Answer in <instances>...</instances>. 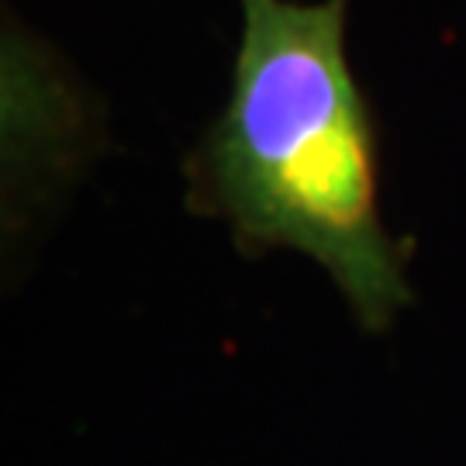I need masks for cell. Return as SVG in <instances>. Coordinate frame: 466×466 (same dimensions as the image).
I'll use <instances>...</instances> for the list:
<instances>
[{"label": "cell", "instance_id": "obj_1", "mask_svg": "<svg viewBox=\"0 0 466 466\" xmlns=\"http://www.w3.org/2000/svg\"><path fill=\"white\" fill-rule=\"evenodd\" d=\"M232 97L198 152V194L249 249L308 252L363 329L408 304L377 200V132L346 56L350 0H238Z\"/></svg>", "mask_w": 466, "mask_h": 466}]
</instances>
